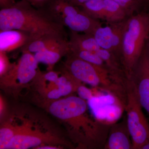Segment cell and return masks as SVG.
I'll return each instance as SVG.
<instances>
[{"label": "cell", "mask_w": 149, "mask_h": 149, "mask_svg": "<svg viewBox=\"0 0 149 149\" xmlns=\"http://www.w3.org/2000/svg\"><path fill=\"white\" fill-rule=\"evenodd\" d=\"M30 37L26 32L18 30L1 31L0 52H10L23 47L30 41Z\"/></svg>", "instance_id": "cell-12"}, {"label": "cell", "mask_w": 149, "mask_h": 149, "mask_svg": "<svg viewBox=\"0 0 149 149\" xmlns=\"http://www.w3.org/2000/svg\"><path fill=\"white\" fill-rule=\"evenodd\" d=\"M126 19L120 22L108 23V25L105 26L101 25L96 29L93 34L101 48L113 54L120 61L123 37Z\"/></svg>", "instance_id": "cell-5"}, {"label": "cell", "mask_w": 149, "mask_h": 149, "mask_svg": "<svg viewBox=\"0 0 149 149\" xmlns=\"http://www.w3.org/2000/svg\"><path fill=\"white\" fill-rule=\"evenodd\" d=\"M149 36V11L144 10L125 21L120 61L127 79L139 62Z\"/></svg>", "instance_id": "cell-3"}, {"label": "cell", "mask_w": 149, "mask_h": 149, "mask_svg": "<svg viewBox=\"0 0 149 149\" xmlns=\"http://www.w3.org/2000/svg\"><path fill=\"white\" fill-rule=\"evenodd\" d=\"M146 48L149 54V36L147 40L146 43Z\"/></svg>", "instance_id": "cell-27"}, {"label": "cell", "mask_w": 149, "mask_h": 149, "mask_svg": "<svg viewBox=\"0 0 149 149\" xmlns=\"http://www.w3.org/2000/svg\"><path fill=\"white\" fill-rule=\"evenodd\" d=\"M67 65L69 73L78 81L110 93L121 103L125 101L127 79L125 77L113 73L107 68L92 64L72 54Z\"/></svg>", "instance_id": "cell-2"}, {"label": "cell", "mask_w": 149, "mask_h": 149, "mask_svg": "<svg viewBox=\"0 0 149 149\" xmlns=\"http://www.w3.org/2000/svg\"><path fill=\"white\" fill-rule=\"evenodd\" d=\"M38 63L32 53L24 51L13 70L12 75L19 84H27L36 76Z\"/></svg>", "instance_id": "cell-9"}, {"label": "cell", "mask_w": 149, "mask_h": 149, "mask_svg": "<svg viewBox=\"0 0 149 149\" xmlns=\"http://www.w3.org/2000/svg\"><path fill=\"white\" fill-rule=\"evenodd\" d=\"M74 2L76 3L78 5L81 6L84 3L86 2L88 0H73Z\"/></svg>", "instance_id": "cell-26"}, {"label": "cell", "mask_w": 149, "mask_h": 149, "mask_svg": "<svg viewBox=\"0 0 149 149\" xmlns=\"http://www.w3.org/2000/svg\"><path fill=\"white\" fill-rule=\"evenodd\" d=\"M65 53L56 50H46L35 53L34 55L38 63L52 65L56 63Z\"/></svg>", "instance_id": "cell-16"}, {"label": "cell", "mask_w": 149, "mask_h": 149, "mask_svg": "<svg viewBox=\"0 0 149 149\" xmlns=\"http://www.w3.org/2000/svg\"><path fill=\"white\" fill-rule=\"evenodd\" d=\"M146 10L149 11V0H142Z\"/></svg>", "instance_id": "cell-25"}, {"label": "cell", "mask_w": 149, "mask_h": 149, "mask_svg": "<svg viewBox=\"0 0 149 149\" xmlns=\"http://www.w3.org/2000/svg\"><path fill=\"white\" fill-rule=\"evenodd\" d=\"M15 135L14 136L6 149H26L38 147L44 142L48 141V136L44 134L32 130L26 126L15 128Z\"/></svg>", "instance_id": "cell-7"}, {"label": "cell", "mask_w": 149, "mask_h": 149, "mask_svg": "<svg viewBox=\"0 0 149 149\" xmlns=\"http://www.w3.org/2000/svg\"><path fill=\"white\" fill-rule=\"evenodd\" d=\"M58 75L56 72L50 71L45 74L44 78L45 80L49 82L54 83L58 78Z\"/></svg>", "instance_id": "cell-23"}, {"label": "cell", "mask_w": 149, "mask_h": 149, "mask_svg": "<svg viewBox=\"0 0 149 149\" xmlns=\"http://www.w3.org/2000/svg\"><path fill=\"white\" fill-rule=\"evenodd\" d=\"M141 149H149V141L146 145H144Z\"/></svg>", "instance_id": "cell-28"}, {"label": "cell", "mask_w": 149, "mask_h": 149, "mask_svg": "<svg viewBox=\"0 0 149 149\" xmlns=\"http://www.w3.org/2000/svg\"><path fill=\"white\" fill-rule=\"evenodd\" d=\"M24 52L36 53L46 50H56L66 53L70 52L69 42L63 37L47 36L31 40L23 47Z\"/></svg>", "instance_id": "cell-10"}, {"label": "cell", "mask_w": 149, "mask_h": 149, "mask_svg": "<svg viewBox=\"0 0 149 149\" xmlns=\"http://www.w3.org/2000/svg\"><path fill=\"white\" fill-rule=\"evenodd\" d=\"M14 127L10 125H5L0 130V148L6 149L7 147L15 135Z\"/></svg>", "instance_id": "cell-19"}, {"label": "cell", "mask_w": 149, "mask_h": 149, "mask_svg": "<svg viewBox=\"0 0 149 149\" xmlns=\"http://www.w3.org/2000/svg\"><path fill=\"white\" fill-rule=\"evenodd\" d=\"M83 11L96 19L104 20V0H88L81 6Z\"/></svg>", "instance_id": "cell-15"}, {"label": "cell", "mask_w": 149, "mask_h": 149, "mask_svg": "<svg viewBox=\"0 0 149 149\" xmlns=\"http://www.w3.org/2000/svg\"><path fill=\"white\" fill-rule=\"evenodd\" d=\"M126 11L128 17L146 9L142 0H113Z\"/></svg>", "instance_id": "cell-18"}, {"label": "cell", "mask_w": 149, "mask_h": 149, "mask_svg": "<svg viewBox=\"0 0 149 149\" xmlns=\"http://www.w3.org/2000/svg\"><path fill=\"white\" fill-rule=\"evenodd\" d=\"M37 149H58L57 147L54 146H42L37 147Z\"/></svg>", "instance_id": "cell-24"}, {"label": "cell", "mask_w": 149, "mask_h": 149, "mask_svg": "<svg viewBox=\"0 0 149 149\" xmlns=\"http://www.w3.org/2000/svg\"><path fill=\"white\" fill-rule=\"evenodd\" d=\"M63 22L72 31L93 35L96 29L102 25L98 20L89 16L83 11L73 16L63 17Z\"/></svg>", "instance_id": "cell-11"}, {"label": "cell", "mask_w": 149, "mask_h": 149, "mask_svg": "<svg viewBox=\"0 0 149 149\" xmlns=\"http://www.w3.org/2000/svg\"><path fill=\"white\" fill-rule=\"evenodd\" d=\"M69 43L70 52L74 50H82L96 52L101 49L94 36L90 34H80L72 31Z\"/></svg>", "instance_id": "cell-13"}, {"label": "cell", "mask_w": 149, "mask_h": 149, "mask_svg": "<svg viewBox=\"0 0 149 149\" xmlns=\"http://www.w3.org/2000/svg\"><path fill=\"white\" fill-rule=\"evenodd\" d=\"M104 149H133L126 118L110 125Z\"/></svg>", "instance_id": "cell-8"}, {"label": "cell", "mask_w": 149, "mask_h": 149, "mask_svg": "<svg viewBox=\"0 0 149 149\" xmlns=\"http://www.w3.org/2000/svg\"><path fill=\"white\" fill-rule=\"evenodd\" d=\"M8 68V61L6 52H0V74L3 75Z\"/></svg>", "instance_id": "cell-22"}, {"label": "cell", "mask_w": 149, "mask_h": 149, "mask_svg": "<svg viewBox=\"0 0 149 149\" xmlns=\"http://www.w3.org/2000/svg\"><path fill=\"white\" fill-rule=\"evenodd\" d=\"M104 21L108 23L120 22L129 17L125 10L113 0H104Z\"/></svg>", "instance_id": "cell-14"}, {"label": "cell", "mask_w": 149, "mask_h": 149, "mask_svg": "<svg viewBox=\"0 0 149 149\" xmlns=\"http://www.w3.org/2000/svg\"><path fill=\"white\" fill-rule=\"evenodd\" d=\"M126 102L127 125L133 143V149H141L149 141V123L142 111L133 83L127 80Z\"/></svg>", "instance_id": "cell-4"}, {"label": "cell", "mask_w": 149, "mask_h": 149, "mask_svg": "<svg viewBox=\"0 0 149 149\" xmlns=\"http://www.w3.org/2000/svg\"><path fill=\"white\" fill-rule=\"evenodd\" d=\"M77 92L79 97L85 100H89L94 97L92 91L83 85H80L78 87Z\"/></svg>", "instance_id": "cell-21"}, {"label": "cell", "mask_w": 149, "mask_h": 149, "mask_svg": "<svg viewBox=\"0 0 149 149\" xmlns=\"http://www.w3.org/2000/svg\"><path fill=\"white\" fill-rule=\"evenodd\" d=\"M70 52L75 56L85 61L99 66L107 68L102 59L96 52L82 50H74Z\"/></svg>", "instance_id": "cell-17"}, {"label": "cell", "mask_w": 149, "mask_h": 149, "mask_svg": "<svg viewBox=\"0 0 149 149\" xmlns=\"http://www.w3.org/2000/svg\"><path fill=\"white\" fill-rule=\"evenodd\" d=\"M1 31L18 30L27 33L30 40L47 36L63 37L62 25L37 11L18 5L0 11Z\"/></svg>", "instance_id": "cell-1"}, {"label": "cell", "mask_w": 149, "mask_h": 149, "mask_svg": "<svg viewBox=\"0 0 149 149\" xmlns=\"http://www.w3.org/2000/svg\"><path fill=\"white\" fill-rule=\"evenodd\" d=\"M132 81L142 108L149 115V54L145 47L129 79Z\"/></svg>", "instance_id": "cell-6"}, {"label": "cell", "mask_w": 149, "mask_h": 149, "mask_svg": "<svg viewBox=\"0 0 149 149\" xmlns=\"http://www.w3.org/2000/svg\"><path fill=\"white\" fill-rule=\"evenodd\" d=\"M57 8L58 10L60 11V12L62 13L63 17L73 16L80 11V10L74 6L66 3L62 6L61 4L59 6H57Z\"/></svg>", "instance_id": "cell-20"}]
</instances>
